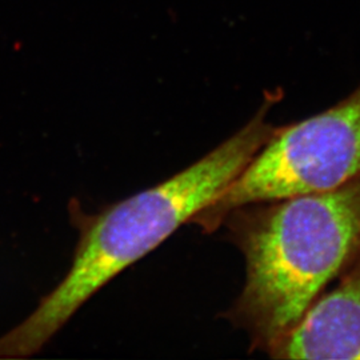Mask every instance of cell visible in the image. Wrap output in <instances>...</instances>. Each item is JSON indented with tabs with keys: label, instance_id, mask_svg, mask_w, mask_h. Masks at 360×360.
Listing matches in <instances>:
<instances>
[{
	"label": "cell",
	"instance_id": "1",
	"mask_svg": "<svg viewBox=\"0 0 360 360\" xmlns=\"http://www.w3.org/2000/svg\"><path fill=\"white\" fill-rule=\"evenodd\" d=\"M276 95L230 139L158 186L77 219L71 269L37 309L0 338V359H20L44 347L91 296L191 221L235 179L275 131L266 120Z\"/></svg>",
	"mask_w": 360,
	"mask_h": 360
},
{
	"label": "cell",
	"instance_id": "2",
	"mask_svg": "<svg viewBox=\"0 0 360 360\" xmlns=\"http://www.w3.org/2000/svg\"><path fill=\"white\" fill-rule=\"evenodd\" d=\"M245 260V283L226 314L251 349L267 352L360 255V176L326 193L231 210L221 224Z\"/></svg>",
	"mask_w": 360,
	"mask_h": 360
},
{
	"label": "cell",
	"instance_id": "3",
	"mask_svg": "<svg viewBox=\"0 0 360 360\" xmlns=\"http://www.w3.org/2000/svg\"><path fill=\"white\" fill-rule=\"evenodd\" d=\"M360 176V84L346 99L295 124L276 127L245 169L193 217L218 230L236 207L326 193Z\"/></svg>",
	"mask_w": 360,
	"mask_h": 360
},
{
	"label": "cell",
	"instance_id": "4",
	"mask_svg": "<svg viewBox=\"0 0 360 360\" xmlns=\"http://www.w3.org/2000/svg\"><path fill=\"white\" fill-rule=\"evenodd\" d=\"M338 279L271 346V358L360 360V255Z\"/></svg>",
	"mask_w": 360,
	"mask_h": 360
}]
</instances>
